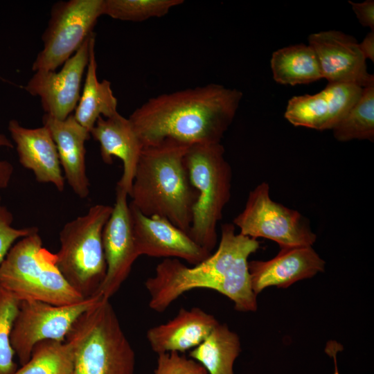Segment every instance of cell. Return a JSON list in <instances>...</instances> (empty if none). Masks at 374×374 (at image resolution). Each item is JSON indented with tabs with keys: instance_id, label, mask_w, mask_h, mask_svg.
<instances>
[{
	"instance_id": "1",
	"label": "cell",
	"mask_w": 374,
	"mask_h": 374,
	"mask_svg": "<svg viewBox=\"0 0 374 374\" xmlns=\"http://www.w3.org/2000/svg\"><path fill=\"white\" fill-rule=\"evenodd\" d=\"M242 93L208 84L148 99L128 119L143 148L165 141L186 145L220 143Z\"/></svg>"
},
{
	"instance_id": "2",
	"label": "cell",
	"mask_w": 374,
	"mask_h": 374,
	"mask_svg": "<svg viewBox=\"0 0 374 374\" xmlns=\"http://www.w3.org/2000/svg\"><path fill=\"white\" fill-rule=\"evenodd\" d=\"M260 248L254 238L235 233L233 224L221 226L216 251L199 263L189 267L177 258L159 262L154 276L145 281L149 307L162 312L182 294L195 289H209L226 296L239 312H255L257 295L253 292L248 258Z\"/></svg>"
},
{
	"instance_id": "3",
	"label": "cell",
	"mask_w": 374,
	"mask_h": 374,
	"mask_svg": "<svg viewBox=\"0 0 374 374\" xmlns=\"http://www.w3.org/2000/svg\"><path fill=\"white\" fill-rule=\"evenodd\" d=\"M188 147L168 140L143 148L129 195L143 215L165 217L187 234L197 196L184 161Z\"/></svg>"
},
{
	"instance_id": "4",
	"label": "cell",
	"mask_w": 374,
	"mask_h": 374,
	"mask_svg": "<svg viewBox=\"0 0 374 374\" xmlns=\"http://www.w3.org/2000/svg\"><path fill=\"white\" fill-rule=\"evenodd\" d=\"M66 339L73 345L71 374H134L135 353L109 299L82 314Z\"/></svg>"
},
{
	"instance_id": "5",
	"label": "cell",
	"mask_w": 374,
	"mask_h": 374,
	"mask_svg": "<svg viewBox=\"0 0 374 374\" xmlns=\"http://www.w3.org/2000/svg\"><path fill=\"white\" fill-rule=\"evenodd\" d=\"M0 285L21 301L65 305L84 299L66 280L57 266L55 253L42 246L38 231L10 249L0 264Z\"/></svg>"
},
{
	"instance_id": "6",
	"label": "cell",
	"mask_w": 374,
	"mask_h": 374,
	"mask_svg": "<svg viewBox=\"0 0 374 374\" xmlns=\"http://www.w3.org/2000/svg\"><path fill=\"white\" fill-rule=\"evenodd\" d=\"M184 161L197 194L188 235L212 253L217 242V226L231 197V168L220 143L189 145Z\"/></svg>"
},
{
	"instance_id": "7",
	"label": "cell",
	"mask_w": 374,
	"mask_h": 374,
	"mask_svg": "<svg viewBox=\"0 0 374 374\" xmlns=\"http://www.w3.org/2000/svg\"><path fill=\"white\" fill-rule=\"evenodd\" d=\"M112 210L109 205H94L84 215L66 223L60 232L57 266L84 299L96 294L106 275L102 235Z\"/></svg>"
},
{
	"instance_id": "8",
	"label": "cell",
	"mask_w": 374,
	"mask_h": 374,
	"mask_svg": "<svg viewBox=\"0 0 374 374\" xmlns=\"http://www.w3.org/2000/svg\"><path fill=\"white\" fill-rule=\"evenodd\" d=\"M233 224L240 234L251 238H264L280 248L312 246L317 240L303 215L272 200L269 186L262 182L249 192L244 208Z\"/></svg>"
},
{
	"instance_id": "9",
	"label": "cell",
	"mask_w": 374,
	"mask_h": 374,
	"mask_svg": "<svg viewBox=\"0 0 374 374\" xmlns=\"http://www.w3.org/2000/svg\"><path fill=\"white\" fill-rule=\"evenodd\" d=\"M103 0H69L55 3L42 39L43 48L32 70L55 71L80 47L103 15Z\"/></svg>"
},
{
	"instance_id": "10",
	"label": "cell",
	"mask_w": 374,
	"mask_h": 374,
	"mask_svg": "<svg viewBox=\"0 0 374 374\" xmlns=\"http://www.w3.org/2000/svg\"><path fill=\"white\" fill-rule=\"evenodd\" d=\"M101 297L96 294L65 305L21 301L10 335L12 348L21 365L30 359L37 343L46 340L64 341L75 321Z\"/></svg>"
},
{
	"instance_id": "11",
	"label": "cell",
	"mask_w": 374,
	"mask_h": 374,
	"mask_svg": "<svg viewBox=\"0 0 374 374\" xmlns=\"http://www.w3.org/2000/svg\"><path fill=\"white\" fill-rule=\"evenodd\" d=\"M93 33L69 58L60 71H37L25 89L38 96L45 114L64 120L75 109L80 95L83 74L87 69Z\"/></svg>"
},
{
	"instance_id": "12",
	"label": "cell",
	"mask_w": 374,
	"mask_h": 374,
	"mask_svg": "<svg viewBox=\"0 0 374 374\" xmlns=\"http://www.w3.org/2000/svg\"><path fill=\"white\" fill-rule=\"evenodd\" d=\"M127 196L123 189L116 186V202L103 231L107 271L96 294L107 299L118 292L139 257L132 229Z\"/></svg>"
},
{
	"instance_id": "13",
	"label": "cell",
	"mask_w": 374,
	"mask_h": 374,
	"mask_svg": "<svg viewBox=\"0 0 374 374\" xmlns=\"http://www.w3.org/2000/svg\"><path fill=\"white\" fill-rule=\"evenodd\" d=\"M129 209L139 256L181 259L195 265L211 254L166 218L157 215L146 216L130 203Z\"/></svg>"
},
{
	"instance_id": "14",
	"label": "cell",
	"mask_w": 374,
	"mask_h": 374,
	"mask_svg": "<svg viewBox=\"0 0 374 374\" xmlns=\"http://www.w3.org/2000/svg\"><path fill=\"white\" fill-rule=\"evenodd\" d=\"M309 46L314 51L322 78L328 82L354 84L365 87L374 84V76L367 71L366 59L357 41L338 30L311 34Z\"/></svg>"
},
{
	"instance_id": "15",
	"label": "cell",
	"mask_w": 374,
	"mask_h": 374,
	"mask_svg": "<svg viewBox=\"0 0 374 374\" xmlns=\"http://www.w3.org/2000/svg\"><path fill=\"white\" fill-rule=\"evenodd\" d=\"M362 91V87L354 84L328 82L316 94L290 98L285 118L294 126L332 130L357 101Z\"/></svg>"
},
{
	"instance_id": "16",
	"label": "cell",
	"mask_w": 374,
	"mask_h": 374,
	"mask_svg": "<svg viewBox=\"0 0 374 374\" xmlns=\"http://www.w3.org/2000/svg\"><path fill=\"white\" fill-rule=\"evenodd\" d=\"M325 261L312 246L280 248L273 258L248 263L251 287L256 295L270 286L287 288L325 269Z\"/></svg>"
},
{
	"instance_id": "17",
	"label": "cell",
	"mask_w": 374,
	"mask_h": 374,
	"mask_svg": "<svg viewBox=\"0 0 374 374\" xmlns=\"http://www.w3.org/2000/svg\"><path fill=\"white\" fill-rule=\"evenodd\" d=\"M16 145L19 161L22 166L30 170L36 180L50 183L60 192L64 189V177L55 143L48 128H26L15 119L8 125Z\"/></svg>"
},
{
	"instance_id": "18",
	"label": "cell",
	"mask_w": 374,
	"mask_h": 374,
	"mask_svg": "<svg viewBox=\"0 0 374 374\" xmlns=\"http://www.w3.org/2000/svg\"><path fill=\"white\" fill-rule=\"evenodd\" d=\"M90 135L100 146L102 160L112 164L113 158L120 159L123 175L116 186L130 195L135 171L143 145L128 118L118 112L109 118L100 116L90 131Z\"/></svg>"
},
{
	"instance_id": "19",
	"label": "cell",
	"mask_w": 374,
	"mask_h": 374,
	"mask_svg": "<svg viewBox=\"0 0 374 374\" xmlns=\"http://www.w3.org/2000/svg\"><path fill=\"white\" fill-rule=\"evenodd\" d=\"M42 122L51 132L68 184L80 198H87L89 181L85 162V143L90 138V132L75 120L73 114L64 120L44 114Z\"/></svg>"
},
{
	"instance_id": "20",
	"label": "cell",
	"mask_w": 374,
	"mask_h": 374,
	"mask_svg": "<svg viewBox=\"0 0 374 374\" xmlns=\"http://www.w3.org/2000/svg\"><path fill=\"white\" fill-rule=\"evenodd\" d=\"M218 323L213 315L199 308H181L173 319L149 328L146 338L157 355L181 353L199 346Z\"/></svg>"
},
{
	"instance_id": "21",
	"label": "cell",
	"mask_w": 374,
	"mask_h": 374,
	"mask_svg": "<svg viewBox=\"0 0 374 374\" xmlns=\"http://www.w3.org/2000/svg\"><path fill=\"white\" fill-rule=\"evenodd\" d=\"M95 37L91 39L86 78L73 114L75 120L89 132L100 116L109 118L117 113V99L111 82L99 81L95 55Z\"/></svg>"
},
{
	"instance_id": "22",
	"label": "cell",
	"mask_w": 374,
	"mask_h": 374,
	"mask_svg": "<svg viewBox=\"0 0 374 374\" xmlns=\"http://www.w3.org/2000/svg\"><path fill=\"white\" fill-rule=\"evenodd\" d=\"M241 352L240 337L225 323H218L189 356L200 364L207 374H233V364Z\"/></svg>"
},
{
	"instance_id": "23",
	"label": "cell",
	"mask_w": 374,
	"mask_h": 374,
	"mask_svg": "<svg viewBox=\"0 0 374 374\" xmlns=\"http://www.w3.org/2000/svg\"><path fill=\"white\" fill-rule=\"evenodd\" d=\"M271 68L274 80L282 84H308L322 78L317 55L309 45H292L274 51Z\"/></svg>"
},
{
	"instance_id": "24",
	"label": "cell",
	"mask_w": 374,
	"mask_h": 374,
	"mask_svg": "<svg viewBox=\"0 0 374 374\" xmlns=\"http://www.w3.org/2000/svg\"><path fill=\"white\" fill-rule=\"evenodd\" d=\"M342 142L353 139H374V84L363 87L357 101L332 129Z\"/></svg>"
},
{
	"instance_id": "25",
	"label": "cell",
	"mask_w": 374,
	"mask_h": 374,
	"mask_svg": "<svg viewBox=\"0 0 374 374\" xmlns=\"http://www.w3.org/2000/svg\"><path fill=\"white\" fill-rule=\"evenodd\" d=\"M73 345L64 341L46 340L33 348L30 359L13 374H71Z\"/></svg>"
},
{
	"instance_id": "26",
	"label": "cell",
	"mask_w": 374,
	"mask_h": 374,
	"mask_svg": "<svg viewBox=\"0 0 374 374\" xmlns=\"http://www.w3.org/2000/svg\"><path fill=\"white\" fill-rule=\"evenodd\" d=\"M182 0H103V15L122 21H143L165 16Z\"/></svg>"
},
{
	"instance_id": "27",
	"label": "cell",
	"mask_w": 374,
	"mask_h": 374,
	"mask_svg": "<svg viewBox=\"0 0 374 374\" xmlns=\"http://www.w3.org/2000/svg\"><path fill=\"white\" fill-rule=\"evenodd\" d=\"M20 302L0 285V374H13L17 370L10 335Z\"/></svg>"
},
{
	"instance_id": "28",
	"label": "cell",
	"mask_w": 374,
	"mask_h": 374,
	"mask_svg": "<svg viewBox=\"0 0 374 374\" xmlns=\"http://www.w3.org/2000/svg\"><path fill=\"white\" fill-rule=\"evenodd\" d=\"M154 374H207L197 362L179 353L159 354Z\"/></svg>"
},
{
	"instance_id": "29",
	"label": "cell",
	"mask_w": 374,
	"mask_h": 374,
	"mask_svg": "<svg viewBox=\"0 0 374 374\" xmlns=\"http://www.w3.org/2000/svg\"><path fill=\"white\" fill-rule=\"evenodd\" d=\"M12 222V213L0 202V264L16 240L38 231L35 226L16 229Z\"/></svg>"
},
{
	"instance_id": "30",
	"label": "cell",
	"mask_w": 374,
	"mask_h": 374,
	"mask_svg": "<svg viewBox=\"0 0 374 374\" xmlns=\"http://www.w3.org/2000/svg\"><path fill=\"white\" fill-rule=\"evenodd\" d=\"M352 9L359 21L365 27H368L374 31V1L366 0L361 3L348 1Z\"/></svg>"
},
{
	"instance_id": "31",
	"label": "cell",
	"mask_w": 374,
	"mask_h": 374,
	"mask_svg": "<svg viewBox=\"0 0 374 374\" xmlns=\"http://www.w3.org/2000/svg\"><path fill=\"white\" fill-rule=\"evenodd\" d=\"M13 148V144L5 134H0V148ZM13 166L5 160H0V188L8 187L13 173Z\"/></svg>"
},
{
	"instance_id": "32",
	"label": "cell",
	"mask_w": 374,
	"mask_h": 374,
	"mask_svg": "<svg viewBox=\"0 0 374 374\" xmlns=\"http://www.w3.org/2000/svg\"><path fill=\"white\" fill-rule=\"evenodd\" d=\"M359 49L364 58L374 62V31L369 32L361 43Z\"/></svg>"
},
{
	"instance_id": "33",
	"label": "cell",
	"mask_w": 374,
	"mask_h": 374,
	"mask_svg": "<svg viewBox=\"0 0 374 374\" xmlns=\"http://www.w3.org/2000/svg\"><path fill=\"white\" fill-rule=\"evenodd\" d=\"M342 348L339 344L335 341L328 342L326 344V353L333 358L335 364V372L334 374H339L337 364V354Z\"/></svg>"
},
{
	"instance_id": "34",
	"label": "cell",
	"mask_w": 374,
	"mask_h": 374,
	"mask_svg": "<svg viewBox=\"0 0 374 374\" xmlns=\"http://www.w3.org/2000/svg\"><path fill=\"white\" fill-rule=\"evenodd\" d=\"M1 198V197H0Z\"/></svg>"
}]
</instances>
